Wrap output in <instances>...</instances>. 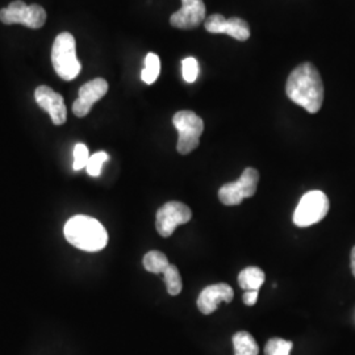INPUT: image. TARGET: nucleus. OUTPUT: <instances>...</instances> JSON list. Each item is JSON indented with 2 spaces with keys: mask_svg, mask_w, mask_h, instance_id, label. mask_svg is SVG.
Returning a JSON list of instances; mask_svg holds the SVG:
<instances>
[{
  "mask_svg": "<svg viewBox=\"0 0 355 355\" xmlns=\"http://www.w3.org/2000/svg\"><path fill=\"white\" fill-rule=\"evenodd\" d=\"M286 94L306 112L318 114L324 103V83L318 69L311 62H304L292 70L287 79Z\"/></svg>",
  "mask_w": 355,
  "mask_h": 355,
  "instance_id": "f257e3e1",
  "label": "nucleus"
},
{
  "mask_svg": "<svg viewBox=\"0 0 355 355\" xmlns=\"http://www.w3.org/2000/svg\"><path fill=\"white\" fill-rule=\"evenodd\" d=\"M64 237L83 252H99L107 246L108 233L102 224L89 216L76 215L64 225Z\"/></svg>",
  "mask_w": 355,
  "mask_h": 355,
  "instance_id": "f03ea898",
  "label": "nucleus"
},
{
  "mask_svg": "<svg viewBox=\"0 0 355 355\" xmlns=\"http://www.w3.org/2000/svg\"><path fill=\"white\" fill-rule=\"evenodd\" d=\"M51 64L60 78L73 80L80 73V62L76 57V38L69 33H60L51 48Z\"/></svg>",
  "mask_w": 355,
  "mask_h": 355,
  "instance_id": "7ed1b4c3",
  "label": "nucleus"
},
{
  "mask_svg": "<svg viewBox=\"0 0 355 355\" xmlns=\"http://www.w3.org/2000/svg\"><path fill=\"white\" fill-rule=\"evenodd\" d=\"M173 124L179 133L178 153L186 155L193 152L199 146L203 135V119L192 111H179L173 117Z\"/></svg>",
  "mask_w": 355,
  "mask_h": 355,
  "instance_id": "20e7f679",
  "label": "nucleus"
},
{
  "mask_svg": "<svg viewBox=\"0 0 355 355\" xmlns=\"http://www.w3.org/2000/svg\"><path fill=\"white\" fill-rule=\"evenodd\" d=\"M329 208V199L322 191H309L300 199L295 209L293 224L299 228L315 225L325 218Z\"/></svg>",
  "mask_w": 355,
  "mask_h": 355,
  "instance_id": "39448f33",
  "label": "nucleus"
},
{
  "mask_svg": "<svg viewBox=\"0 0 355 355\" xmlns=\"http://www.w3.org/2000/svg\"><path fill=\"white\" fill-rule=\"evenodd\" d=\"M0 21L7 26L21 24L32 29H40L46 23V11L38 4L26 6L24 1L16 0L0 11Z\"/></svg>",
  "mask_w": 355,
  "mask_h": 355,
  "instance_id": "423d86ee",
  "label": "nucleus"
},
{
  "mask_svg": "<svg viewBox=\"0 0 355 355\" xmlns=\"http://www.w3.org/2000/svg\"><path fill=\"white\" fill-rule=\"evenodd\" d=\"M258 182L259 173L253 167H248L236 182L227 183L218 190V199L224 205H239L243 199L255 195Z\"/></svg>",
  "mask_w": 355,
  "mask_h": 355,
  "instance_id": "0eeeda50",
  "label": "nucleus"
},
{
  "mask_svg": "<svg viewBox=\"0 0 355 355\" xmlns=\"http://www.w3.org/2000/svg\"><path fill=\"white\" fill-rule=\"evenodd\" d=\"M192 218V212L186 204L168 202L164 204L155 217V228L162 237H170L179 225L187 224Z\"/></svg>",
  "mask_w": 355,
  "mask_h": 355,
  "instance_id": "6e6552de",
  "label": "nucleus"
},
{
  "mask_svg": "<svg viewBox=\"0 0 355 355\" xmlns=\"http://www.w3.org/2000/svg\"><path fill=\"white\" fill-rule=\"evenodd\" d=\"M204 28L209 33L215 35H228L230 37L236 38L239 41H246L250 37V28L249 24L240 17H230L225 19L223 15L215 13L205 19Z\"/></svg>",
  "mask_w": 355,
  "mask_h": 355,
  "instance_id": "1a4fd4ad",
  "label": "nucleus"
},
{
  "mask_svg": "<svg viewBox=\"0 0 355 355\" xmlns=\"http://www.w3.org/2000/svg\"><path fill=\"white\" fill-rule=\"evenodd\" d=\"M108 92V82L103 78L89 80L79 89V96L73 104V112L76 117H85L89 114L92 105Z\"/></svg>",
  "mask_w": 355,
  "mask_h": 355,
  "instance_id": "9d476101",
  "label": "nucleus"
},
{
  "mask_svg": "<svg viewBox=\"0 0 355 355\" xmlns=\"http://www.w3.org/2000/svg\"><path fill=\"white\" fill-rule=\"evenodd\" d=\"M205 21L203 0H182V8L170 17V24L178 29H193Z\"/></svg>",
  "mask_w": 355,
  "mask_h": 355,
  "instance_id": "9b49d317",
  "label": "nucleus"
},
{
  "mask_svg": "<svg viewBox=\"0 0 355 355\" xmlns=\"http://www.w3.org/2000/svg\"><path fill=\"white\" fill-rule=\"evenodd\" d=\"M35 99L42 110H45L54 125H62L67 119V110L64 105V98L48 86H40L35 91Z\"/></svg>",
  "mask_w": 355,
  "mask_h": 355,
  "instance_id": "f8f14e48",
  "label": "nucleus"
},
{
  "mask_svg": "<svg viewBox=\"0 0 355 355\" xmlns=\"http://www.w3.org/2000/svg\"><path fill=\"white\" fill-rule=\"evenodd\" d=\"M234 297L233 288L227 283L205 287L198 297V308L203 315H212L220 303H230Z\"/></svg>",
  "mask_w": 355,
  "mask_h": 355,
  "instance_id": "ddd939ff",
  "label": "nucleus"
},
{
  "mask_svg": "<svg viewBox=\"0 0 355 355\" xmlns=\"http://www.w3.org/2000/svg\"><path fill=\"white\" fill-rule=\"evenodd\" d=\"M265 279V272L259 267H246L239 275V284L245 291H259Z\"/></svg>",
  "mask_w": 355,
  "mask_h": 355,
  "instance_id": "4468645a",
  "label": "nucleus"
},
{
  "mask_svg": "<svg viewBox=\"0 0 355 355\" xmlns=\"http://www.w3.org/2000/svg\"><path fill=\"white\" fill-rule=\"evenodd\" d=\"M233 346L236 355H258L259 346L253 336L248 331H239L233 336Z\"/></svg>",
  "mask_w": 355,
  "mask_h": 355,
  "instance_id": "2eb2a0df",
  "label": "nucleus"
},
{
  "mask_svg": "<svg viewBox=\"0 0 355 355\" xmlns=\"http://www.w3.org/2000/svg\"><path fill=\"white\" fill-rule=\"evenodd\" d=\"M142 263H144L145 270L152 274H164L166 268L170 266L168 259L165 254L157 252V250L145 254Z\"/></svg>",
  "mask_w": 355,
  "mask_h": 355,
  "instance_id": "dca6fc26",
  "label": "nucleus"
},
{
  "mask_svg": "<svg viewBox=\"0 0 355 355\" xmlns=\"http://www.w3.org/2000/svg\"><path fill=\"white\" fill-rule=\"evenodd\" d=\"M161 73V61L159 57L154 53H149L145 58V67L141 73V79L146 85H153Z\"/></svg>",
  "mask_w": 355,
  "mask_h": 355,
  "instance_id": "f3484780",
  "label": "nucleus"
},
{
  "mask_svg": "<svg viewBox=\"0 0 355 355\" xmlns=\"http://www.w3.org/2000/svg\"><path fill=\"white\" fill-rule=\"evenodd\" d=\"M164 278H165L167 292L171 296H177V295L182 292V290H183V282H182L180 272H179V270H178V267L175 265H170V266L166 268V271L164 272Z\"/></svg>",
  "mask_w": 355,
  "mask_h": 355,
  "instance_id": "a211bd4d",
  "label": "nucleus"
},
{
  "mask_svg": "<svg viewBox=\"0 0 355 355\" xmlns=\"http://www.w3.org/2000/svg\"><path fill=\"white\" fill-rule=\"evenodd\" d=\"M293 343L282 338H271L265 347V355H290Z\"/></svg>",
  "mask_w": 355,
  "mask_h": 355,
  "instance_id": "6ab92c4d",
  "label": "nucleus"
},
{
  "mask_svg": "<svg viewBox=\"0 0 355 355\" xmlns=\"http://www.w3.org/2000/svg\"><path fill=\"white\" fill-rule=\"evenodd\" d=\"M108 154L105 152L95 153L94 155H89V162L86 166L87 174L89 177H99L102 173V167L104 162L108 161Z\"/></svg>",
  "mask_w": 355,
  "mask_h": 355,
  "instance_id": "aec40b11",
  "label": "nucleus"
},
{
  "mask_svg": "<svg viewBox=\"0 0 355 355\" xmlns=\"http://www.w3.org/2000/svg\"><path fill=\"white\" fill-rule=\"evenodd\" d=\"M182 76L187 83H193L199 76V64L196 58L189 57L182 61Z\"/></svg>",
  "mask_w": 355,
  "mask_h": 355,
  "instance_id": "412c9836",
  "label": "nucleus"
},
{
  "mask_svg": "<svg viewBox=\"0 0 355 355\" xmlns=\"http://www.w3.org/2000/svg\"><path fill=\"white\" fill-rule=\"evenodd\" d=\"M89 159V153L87 146L85 144H76L74 148V170L79 171L82 168H86Z\"/></svg>",
  "mask_w": 355,
  "mask_h": 355,
  "instance_id": "4be33fe9",
  "label": "nucleus"
},
{
  "mask_svg": "<svg viewBox=\"0 0 355 355\" xmlns=\"http://www.w3.org/2000/svg\"><path fill=\"white\" fill-rule=\"evenodd\" d=\"M258 300V291H245L243 296H242V302L243 304L248 306H253Z\"/></svg>",
  "mask_w": 355,
  "mask_h": 355,
  "instance_id": "5701e85b",
  "label": "nucleus"
},
{
  "mask_svg": "<svg viewBox=\"0 0 355 355\" xmlns=\"http://www.w3.org/2000/svg\"><path fill=\"white\" fill-rule=\"evenodd\" d=\"M350 263H352V271H353V275L355 278V246L352 250V255H350Z\"/></svg>",
  "mask_w": 355,
  "mask_h": 355,
  "instance_id": "b1692460",
  "label": "nucleus"
}]
</instances>
